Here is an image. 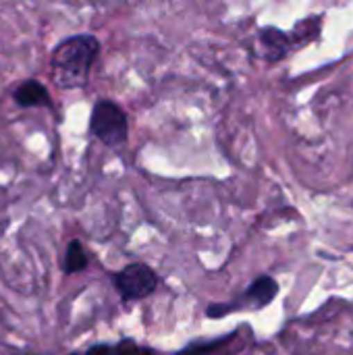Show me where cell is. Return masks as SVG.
<instances>
[{
	"mask_svg": "<svg viewBox=\"0 0 353 355\" xmlns=\"http://www.w3.org/2000/svg\"><path fill=\"white\" fill-rule=\"evenodd\" d=\"M102 44L94 33H75L60 40L50 54V75L58 89H83L100 58Z\"/></svg>",
	"mask_w": 353,
	"mask_h": 355,
	"instance_id": "6da1fadb",
	"label": "cell"
},
{
	"mask_svg": "<svg viewBox=\"0 0 353 355\" xmlns=\"http://www.w3.org/2000/svg\"><path fill=\"white\" fill-rule=\"evenodd\" d=\"M260 42L268 50V60H279L287 52V35L275 27H264L260 29Z\"/></svg>",
	"mask_w": 353,
	"mask_h": 355,
	"instance_id": "52a82bcc",
	"label": "cell"
},
{
	"mask_svg": "<svg viewBox=\"0 0 353 355\" xmlns=\"http://www.w3.org/2000/svg\"><path fill=\"white\" fill-rule=\"evenodd\" d=\"M237 335H227V337H221V339H214V341H196L187 347H183L181 352H177L175 355H221L225 352V347L235 339Z\"/></svg>",
	"mask_w": 353,
	"mask_h": 355,
	"instance_id": "ba28073f",
	"label": "cell"
},
{
	"mask_svg": "<svg viewBox=\"0 0 353 355\" xmlns=\"http://www.w3.org/2000/svg\"><path fill=\"white\" fill-rule=\"evenodd\" d=\"M69 355H79V354H69Z\"/></svg>",
	"mask_w": 353,
	"mask_h": 355,
	"instance_id": "8fae6325",
	"label": "cell"
},
{
	"mask_svg": "<svg viewBox=\"0 0 353 355\" xmlns=\"http://www.w3.org/2000/svg\"><path fill=\"white\" fill-rule=\"evenodd\" d=\"M279 295V283L268 277L262 275L256 281H252V285L233 302H223V304H210L206 308V316L208 318H225L233 312H241V310H262L266 306H270L275 302V297Z\"/></svg>",
	"mask_w": 353,
	"mask_h": 355,
	"instance_id": "3957f363",
	"label": "cell"
},
{
	"mask_svg": "<svg viewBox=\"0 0 353 355\" xmlns=\"http://www.w3.org/2000/svg\"><path fill=\"white\" fill-rule=\"evenodd\" d=\"M112 355H158V352L127 337V339H121L117 345H112Z\"/></svg>",
	"mask_w": 353,
	"mask_h": 355,
	"instance_id": "9c48e42d",
	"label": "cell"
},
{
	"mask_svg": "<svg viewBox=\"0 0 353 355\" xmlns=\"http://www.w3.org/2000/svg\"><path fill=\"white\" fill-rule=\"evenodd\" d=\"M87 131L102 146L119 150L129 141V116L119 102L100 98L92 106Z\"/></svg>",
	"mask_w": 353,
	"mask_h": 355,
	"instance_id": "7a4b0ae2",
	"label": "cell"
},
{
	"mask_svg": "<svg viewBox=\"0 0 353 355\" xmlns=\"http://www.w3.org/2000/svg\"><path fill=\"white\" fill-rule=\"evenodd\" d=\"M87 266H89V258H87L83 243L79 239H71L67 243V250L62 256V272L64 275H79Z\"/></svg>",
	"mask_w": 353,
	"mask_h": 355,
	"instance_id": "8992f818",
	"label": "cell"
},
{
	"mask_svg": "<svg viewBox=\"0 0 353 355\" xmlns=\"http://www.w3.org/2000/svg\"><path fill=\"white\" fill-rule=\"evenodd\" d=\"M83 355H112V345L98 343V345H92Z\"/></svg>",
	"mask_w": 353,
	"mask_h": 355,
	"instance_id": "30bf717a",
	"label": "cell"
},
{
	"mask_svg": "<svg viewBox=\"0 0 353 355\" xmlns=\"http://www.w3.org/2000/svg\"><path fill=\"white\" fill-rule=\"evenodd\" d=\"M10 98L23 110H29V108L54 110V102H52V96H50L48 87L40 79H33V77L23 79L19 85H15Z\"/></svg>",
	"mask_w": 353,
	"mask_h": 355,
	"instance_id": "5b68a950",
	"label": "cell"
},
{
	"mask_svg": "<svg viewBox=\"0 0 353 355\" xmlns=\"http://www.w3.org/2000/svg\"><path fill=\"white\" fill-rule=\"evenodd\" d=\"M112 285L123 304L141 302L158 289V275L144 262H131L119 272L110 275Z\"/></svg>",
	"mask_w": 353,
	"mask_h": 355,
	"instance_id": "277c9868",
	"label": "cell"
}]
</instances>
